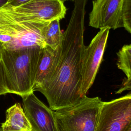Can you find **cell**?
Instances as JSON below:
<instances>
[{
    "mask_svg": "<svg viewBox=\"0 0 131 131\" xmlns=\"http://www.w3.org/2000/svg\"><path fill=\"white\" fill-rule=\"evenodd\" d=\"M1 59V47H0V60Z\"/></svg>",
    "mask_w": 131,
    "mask_h": 131,
    "instance_id": "obj_20",
    "label": "cell"
},
{
    "mask_svg": "<svg viewBox=\"0 0 131 131\" xmlns=\"http://www.w3.org/2000/svg\"><path fill=\"white\" fill-rule=\"evenodd\" d=\"M49 23L17 13L7 6L0 9V45L7 50L46 46L42 33Z\"/></svg>",
    "mask_w": 131,
    "mask_h": 131,
    "instance_id": "obj_3",
    "label": "cell"
},
{
    "mask_svg": "<svg viewBox=\"0 0 131 131\" xmlns=\"http://www.w3.org/2000/svg\"><path fill=\"white\" fill-rule=\"evenodd\" d=\"M61 46L55 50L47 46L42 48L33 85L34 92L47 82L55 73L60 61Z\"/></svg>",
    "mask_w": 131,
    "mask_h": 131,
    "instance_id": "obj_10",
    "label": "cell"
},
{
    "mask_svg": "<svg viewBox=\"0 0 131 131\" xmlns=\"http://www.w3.org/2000/svg\"><path fill=\"white\" fill-rule=\"evenodd\" d=\"M130 45H131V43H130Z\"/></svg>",
    "mask_w": 131,
    "mask_h": 131,
    "instance_id": "obj_22",
    "label": "cell"
},
{
    "mask_svg": "<svg viewBox=\"0 0 131 131\" xmlns=\"http://www.w3.org/2000/svg\"><path fill=\"white\" fill-rule=\"evenodd\" d=\"M8 93L4 78V71L2 62L0 60V96Z\"/></svg>",
    "mask_w": 131,
    "mask_h": 131,
    "instance_id": "obj_15",
    "label": "cell"
},
{
    "mask_svg": "<svg viewBox=\"0 0 131 131\" xmlns=\"http://www.w3.org/2000/svg\"><path fill=\"white\" fill-rule=\"evenodd\" d=\"M127 90H131V77L125 79L120 88L115 92L116 94H121Z\"/></svg>",
    "mask_w": 131,
    "mask_h": 131,
    "instance_id": "obj_16",
    "label": "cell"
},
{
    "mask_svg": "<svg viewBox=\"0 0 131 131\" xmlns=\"http://www.w3.org/2000/svg\"><path fill=\"white\" fill-rule=\"evenodd\" d=\"M127 131H131V126L129 128V129Z\"/></svg>",
    "mask_w": 131,
    "mask_h": 131,
    "instance_id": "obj_21",
    "label": "cell"
},
{
    "mask_svg": "<svg viewBox=\"0 0 131 131\" xmlns=\"http://www.w3.org/2000/svg\"><path fill=\"white\" fill-rule=\"evenodd\" d=\"M8 0H0V9L5 6L8 3Z\"/></svg>",
    "mask_w": 131,
    "mask_h": 131,
    "instance_id": "obj_18",
    "label": "cell"
},
{
    "mask_svg": "<svg viewBox=\"0 0 131 131\" xmlns=\"http://www.w3.org/2000/svg\"><path fill=\"white\" fill-rule=\"evenodd\" d=\"M122 19L123 27L131 34V0H124Z\"/></svg>",
    "mask_w": 131,
    "mask_h": 131,
    "instance_id": "obj_14",
    "label": "cell"
},
{
    "mask_svg": "<svg viewBox=\"0 0 131 131\" xmlns=\"http://www.w3.org/2000/svg\"><path fill=\"white\" fill-rule=\"evenodd\" d=\"M60 20L56 19L50 21L43 30L42 36L46 46L54 50L62 45L63 35L60 28Z\"/></svg>",
    "mask_w": 131,
    "mask_h": 131,
    "instance_id": "obj_12",
    "label": "cell"
},
{
    "mask_svg": "<svg viewBox=\"0 0 131 131\" xmlns=\"http://www.w3.org/2000/svg\"><path fill=\"white\" fill-rule=\"evenodd\" d=\"M0 47L8 93L23 98L34 93L33 85L42 48L33 47L11 51Z\"/></svg>",
    "mask_w": 131,
    "mask_h": 131,
    "instance_id": "obj_2",
    "label": "cell"
},
{
    "mask_svg": "<svg viewBox=\"0 0 131 131\" xmlns=\"http://www.w3.org/2000/svg\"><path fill=\"white\" fill-rule=\"evenodd\" d=\"M131 126V93L103 102L96 131H127Z\"/></svg>",
    "mask_w": 131,
    "mask_h": 131,
    "instance_id": "obj_6",
    "label": "cell"
},
{
    "mask_svg": "<svg viewBox=\"0 0 131 131\" xmlns=\"http://www.w3.org/2000/svg\"><path fill=\"white\" fill-rule=\"evenodd\" d=\"M117 55L118 68L125 74L126 78L131 77V45H124Z\"/></svg>",
    "mask_w": 131,
    "mask_h": 131,
    "instance_id": "obj_13",
    "label": "cell"
},
{
    "mask_svg": "<svg viewBox=\"0 0 131 131\" xmlns=\"http://www.w3.org/2000/svg\"><path fill=\"white\" fill-rule=\"evenodd\" d=\"M30 0H8L7 4L6 6H8L12 8L19 7Z\"/></svg>",
    "mask_w": 131,
    "mask_h": 131,
    "instance_id": "obj_17",
    "label": "cell"
},
{
    "mask_svg": "<svg viewBox=\"0 0 131 131\" xmlns=\"http://www.w3.org/2000/svg\"><path fill=\"white\" fill-rule=\"evenodd\" d=\"M110 30L108 28L100 29L83 49L81 63V94L83 97L86 96L94 82L103 58Z\"/></svg>",
    "mask_w": 131,
    "mask_h": 131,
    "instance_id": "obj_5",
    "label": "cell"
},
{
    "mask_svg": "<svg viewBox=\"0 0 131 131\" xmlns=\"http://www.w3.org/2000/svg\"><path fill=\"white\" fill-rule=\"evenodd\" d=\"M24 112L32 131H57L54 111L32 93L23 98Z\"/></svg>",
    "mask_w": 131,
    "mask_h": 131,
    "instance_id": "obj_9",
    "label": "cell"
},
{
    "mask_svg": "<svg viewBox=\"0 0 131 131\" xmlns=\"http://www.w3.org/2000/svg\"><path fill=\"white\" fill-rule=\"evenodd\" d=\"M88 0H75L69 24L63 33L58 66L51 78L36 91L56 111L74 105L83 98L81 94V63L83 49L84 17Z\"/></svg>",
    "mask_w": 131,
    "mask_h": 131,
    "instance_id": "obj_1",
    "label": "cell"
},
{
    "mask_svg": "<svg viewBox=\"0 0 131 131\" xmlns=\"http://www.w3.org/2000/svg\"><path fill=\"white\" fill-rule=\"evenodd\" d=\"M103 101L85 96L78 103L53 111L57 131H96Z\"/></svg>",
    "mask_w": 131,
    "mask_h": 131,
    "instance_id": "obj_4",
    "label": "cell"
},
{
    "mask_svg": "<svg viewBox=\"0 0 131 131\" xmlns=\"http://www.w3.org/2000/svg\"><path fill=\"white\" fill-rule=\"evenodd\" d=\"M124 0H94L89 15V26L96 29L114 30L123 27L122 10Z\"/></svg>",
    "mask_w": 131,
    "mask_h": 131,
    "instance_id": "obj_7",
    "label": "cell"
},
{
    "mask_svg": "<svg viewBox=\"0 0 131 131\" xmlns=\"http://www.w3.org/2000/svg\"><path fill=\"white\" fill-rule=\"evenodd\" d=\"M62 2H63V3H64V2H66V1H75V0H60Z\"/></svg>",
    "mask_w": 131,
    "mask_h": 131,
    "instance_id": "obj_19",
    "label": "cell"
},
{
    "mask_svg": "<svg viewBox=\"0 0 131 131\" xmlns=\"http://www.w3.org/2000/svg\"><path fill=\"white\" fill-rule=\"evenodd\" d=\"M0 131H32L30 123L19 103L8 108L6 112V120Z\"/></svg>",
    "mask_w": 131,
    "mask_h": 131,
    "instance_id": "obj_11",
    "label": "cell"
},
{
    "mask_svg": "<svg viewBox=\"0 0 131 131\" xmlns=\"http://www.w3.org/2000/svg\"><path fill=\"white\" fill-rule=\"evenodd\" d=\"M9 7L26 17L43 23L64 18L67 9L60 0H30L15 8Z\"/></svg>",
    "mask_w": 131,
    "mask_h": 131,
    "instance_id": "obj_8",
    "label": "cell"
}]
</instances>
